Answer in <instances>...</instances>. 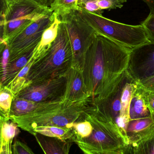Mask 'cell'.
Returning a JSON list of instances; mask_svg holds the SVG:
<instances>
[{
  "mask_svg": "<svg viewBox=\"0 0 154 154\" xmlns=\"http://www.w3.org/2000/svg\"><path fill=\"white\" fill-rule=\"evenodd\" d=\"M4 20H0V42L4 40Z\"/></svg>",
  "mask_w": 154,
  "mask_h": 154,
  "instance_id": "obj_35",
  "label": "cell"
},
{
  "mask_svg": "<svg viewBox=\"0 0 154 154\" xmlns=\"http://www.w3.org/2000/svg\"><path fill=\"white\" fill-rule=\"evenodd\" d=\"M34 61V58L32 56L27 65L21 70L12 82L4 87L11 91L14 97H15L20 91L29 84L28 80V73Z\"/></svg>",
  "mask_w": 154,
  "mask_h": 154,
  "instance_id": "obj_19",
  "label": "cell"
},
{
  "mask_svg": "<svg viewBox=\"0 0 154 154\" xmlns=\"http://www.w3.org/2000/svg\"><path fill=\"white\" fill-rule=\"evenodd\" d=\"M131 51L96 31L89 39L81 68L91 105L106 100L126 79Z\"/></svg>",
  "mask_w": 154,
  "mask_h": 154,
  "instance_id": "obj_1",
  "label": "cell"
},
{
  "mask_svg": "<svg viewBox=\"0 0 154 154\" xmlns=\"http://www.w3.org/2000/svg\"><path fill=\"white\" fill-rule=\"evenodd\" d=\"M66 78V88L61 102L75 103L90 100L80 67L72 66Z\"/></svg>",
  "mask_w": 154,
  "mask_h": 154,
  "instance_id": "obj_11",
  "label": "cell"
},
{
  "mask_svg": "<svg viewBox=\"0 0 154 154\" xmlns=\"http://www.w3.org/2000/svg\"><path fill=\"white\" fill-rule=\"evenodd\" d=\"M34 20L30 18H22L5 22L4 40L7 41L18 35Z\"/></svg>",
  "mask_w": 154,
  "mask_h": 154,
  "instance_id": "obj_20",
  "label": "cell"
},
{
  "mask_svg": "<svg viewBox=\"0 0 154 154\" xmlns=\"http://www.w3.org/2000/svg\"><path fill=\"white\" fill-rule=\"evenodd\" d=\"M91 104L90 100L75 103L58 101L10 119L16 123L19 128L29 133L35 128L41 126L71 128L74 123L85 119L84 112Z\"/></svg>",
  "mask_w": 154,
  "mask_h": 154,
  "instance_id": "obj_3",
  "label": "cell"
},
{
  "mask_svg": "<svg viewBox=\"0 0 154 154\" xmlns=\"http://www.w3.org/2000/svg\"><path fill=\"white\" fill-rule=\"evenodd\" d=\"M116 154H134L132 145L131 144L128 145L125 149L124 150V152Z\"/></svg>",
  "mask_w": 154,
  "mask_h": 154,
  "instance_id": "obj_37",
  "label": "cell"
},
{
  "mask_svg": "<svg viewBox=\"0 0 154 154\" xmlns=\"http://www.w3.org/2000/svg\"><path fill=\"white\" fill-rule=\"evenodd\" d=\"M66 84V76L32 82L20 91L15 97L37 103L61 101Z\"/></svg>",
  "mask_w": 154,
  "mask_h": 154,
  "instance_id": "obj_8",
  "label": "cell"
},
{
  "mask_svg": "<svg viewBox=\"0 0 154 154\" xmlns=\"http://www.w3.org/2000/svg\"><path fill=\"white\" fill-rule=\"evenodd\" d=\"M15 1V0H5L7 4L10 3L11 2H14V1Z\"/></svg>",
  "mask_w": 154,
  "mask_h": 154,
  "instance_id": "obj_40",
  "label": "cell"
},
{
  "mask_svg": "<svg viewBox=\"0 0 154 154\" xmlns=\"http://www.w3.org/2000/svg\"><path fill=\"white\" fill-rule=\"evenodd\" d=\"M131 145L134 154H154V131Z\"/></svg>",
  "mask_w": 154,
  "mask_h": 154,
  "instance_id": "obj_25",
  "label": "cell"
},
{
  "mask_svg": "<svg viewBox=\"0 0 154 154\" xmlns=\"http://www.w3.org/2000/svg\"><path fill=\"white\" fill-rule=\"evenodd\" d=\"M58 101L37 103L30 100L14 97L10 111V119L11 118L17 117L32 113L42 108L47 106Z\"/></svg>",
  "mask_w": 154,
  "mask_h": 154,
  "instance_id": "obj_17",
  "label": "cell"
},
{
  "mask_svg": "<svg viewBox=\"0 0 154 154\" xmlns=\"http://www.w3.org/2000/svg\"><path fill=\"white\" fill-rule=\"evenodd\" d=\"M10 51L7 42H0V86H3L9 63Z\"/></svg>",
  "mask_w": 154,
  "mask_h": 154,
  "instance_id": "obj_26",
  "label": "cell"
},
{
  "mask_svg": "<svg viewBox=\"0 0 154 154\" xmlns=\"http://www.w3.org/2000/svg\"><path fill=\"white\" fill-rule=\"evenodd\" d=\"M84 116L93 127L89 137L75 143L84 154H119L129 145L116 124L97 105H90Z\"/></svg>",
  "mask_w": 154,
  "mask_h": 154,
  "instance_id": "obj_2",
  "label": "cell"
},
{
  "mask_svg": "<svg viewBox=\"0 0 154 154\" xmlns=\"http://www.w3.org/2000/svg\"><path fill=\"white\" fill-rule=\"evenodd\" d=\"M56 16L51 11L33 21L18 35L6 41L10 51L9 63L34 51L40 42L44 31L51 25Z\"/></svg>",
  "mask_w": 154,
  "mask_h": 154,
  "instance_id": "obj_6",
  "label": "cell"
},
{
  "mask_svg": "<svg viewBox=\"0 0 154 154\" xmlns=\"http://www.w3.org/2000/svg\"><path fill=\"white\" fill-rule=\"evenodd\" d=\"M146 90L138 82L129 105L130 120L144 118L152 116L146 103Z\"/></svg>",
  "mask_w": 154,
  "mask_h": 154,
  "instance_id": "obj_14",
  "label": "cell"
},
{
  "mask_svg": "<svg viewBox=\"0 0 154 154\" xmlns=\"http://www.w3.org/2000/svg\"><path fill=\"white\" fill-rule=\"evenodd\" d=\"M79 0H54L50 8L58 17H61L78 10Z\"/></svg>",
  "mask_w": 154,
  "mask_h": 154,
  "instance_id": "obj_22",
  "label": "cell"
},
{
  "mask_svg": "<svg viewBox=\"0 0 154 154\" xmlns=\"http://www.w3.org/2000/svg\"><path fill=\"white\" fill-rule=\"evenodd\" d=\"M51 11L50 7H45L35 0H15L7 4L5 22L22 18L36 20Z\"/></svg>",
  "mask_w": 154,
  "mask_h": 154,
  "instance_id": "obj_10",
  "label": "cell"
},
{
  "mask_svg": "<svg viewBox=\"0 0 154 154\" xmlns=\"http://www.w3.org/2000/svg\"><path fill=\"white\" fill-rule=\"evenodd\" d=\"M127 72L137 82L154 75V42H150L130 51Z\"/></svg>",
  "mask_w": 154,
  "mask_h": 154,
  "instance_id": "obj_9",
  "label": "cell"
},
{
  "mask_svg": "<svg viewBox=\"0 0 154 154\" xmlns=\"http://www.w3.org/2000/svg\"><path fill=\"white\" fill-rule=\"evenodd\" d=\"M142 1L144 2L149 7L150 10L149 14H154V0H142Z\"/></svg>",
  "mask_w": 154,
  "mask_h": 154,
  "instance_id": "obj_34",
  "label": "cell"
},
{
  "mask_svg": "<svg viewBox=\"0 0 154 154\" xmlns=\"http://www.w3.org/2000/svg\"><path fill=\"white\" fill-rule=\"evenodd\" d=\"M45 154H69L73 142L39 134L34 135Z\"/></svg>",
  "mask_w": 154,
  "mask_h": 154,
  "instance_id": "obj_15",
  "label": "cell"
},
{
  "mask_svg": "<svg viewBox=\"0 0 154 154\" xmlns=\"http://www.w3.org/2000/svg\"><path fill=\"white\" fill-rule=\"evenodd\" d=\"M67 32L73 53L72 66L81 67L84 48L95 30L82 19L77 11L59 17Z\"/></svg>",
  "mask_w": 154,
  "mask_h": 154,
  "instance_id": "obj_7",
  "label": "cell"
},
{
  "mask_svg": "<svg viewBox=\"0 0 154 154\" xmlns=\"http://www.w3.org/2000/svg\"><path fill=\"white\" fill-rule=\"evenodd\" d=\"M77 11L96 32L115 40L130 50L150 42L141 24L129 25L118 22L103 15L88 12L80 7Z\"/></svg>",
  "mask_w": 154,
  "mask_h": 154,
  "instance_id": "obj_5",
  "label": "cell"
},
{
  "mask_svg": "<svg viewBox=\"0 0 154 154\" xmlns=\"http://www.w3.org/2000/svg\"><path fill=\"white\" fill-rule=\"evenodd\" d=\"M61 22L60 18L57 15L51 25L44 31L39 44L33 51L32 57L34 60L42 57L50 48L57 36L59 27Z\"/></svg>",
  "mask_w": 154,
  "mask_h": 154,
  "instance_id": "obj_16",
  "label": "cell"
},
{
  "mask_svg": "<svg viewBox=\"0 0 154 154\" xmlns=\"http://www.w3.org/2000/svg\"><path fill=\"white\" fill-rule=\"evenodd\" d=\"M14 137L2 134V145L0 154H12V145Z\"/></svg>",
  "mask_w": 154,
  "mask_h": 154,
  "instance_id": "obj_30",
  "label": "cell"
},
{
  "mask_svg": "<svg viewBox=\"0 0 154 154\" xmlns=\"http://www.w3.org/2000/svg\"><path fill=\"white\" fill-rule=\"evenodd\" d=\"M7 8L5 0H0V20H4V16Z\"/></svg>",
  "mask_w": 154,
  "mask_h": 154,
  "instance_id": "obj_33",
  "label": "cell"
},
{
  "mask_svg": "<svg viewBox=\"0 0 154 154\" xmlns=\"http://www.w3.org/2000/svg\"><path fill=\"white\" fill-rule=\"evenodd\" d=\"M138 82L146 90H154V75Z\"/></svg>",
  "mask_w": 154,
  "mask_h": 154,
  "instance_id": "obj_32",
  "label": "cell"
},
{
  "mask_svg": "<svg viewBox=\"0 0 154 154\" xmlns=\"http://www.w3.org/2000/svg\"><path fill=\"white\" fill-rule=\"evenodd\" d=\"M146 98L148 109L151 115L154 116V90H146Z\"/></svg>",
  "mask_w": 154,
  "mask_h": 154,
  "instance_id": "obj_31",
  "label": "cell"
},
{
  "mask_svg": "<svg viewBox=\"0 0 154 154\" xmlns=\"http://www.w3.org/2000/svg\"><path fill=\"white\" fill-rule=\"evenodd\" d=\"M72 129L74 136L71 142L75 143L79 140L89 137L92 133L93 127L89 121L84 119L74 123L72 125Z\"/></svg>",
  "mask_w": 154,
  "mask_h": 154,
  "instance_id": "obj_24",
  "label": "cell"
},
{
  "mask_svg": "<svg viewBox=\"0 0 154 154\" xmlns=\"http://www.w3.org/2000/svg\"><path fill=\"white\" fill-rule=\"evenodd\" d=\"M14 97L10 91L3 86H0V118L4 121L10 119Z\"/></svg>",
  "mask_w": 154,
  "mask_h": 154,
  "instance_id": "obj_23",
  "label": "cell"
},
{
  "mask_svg": "<svg viewBox=\"0 0 154 154\" xmlns=\"http://www.w3.org/2000/svg\"><path fill=\"white\" fill-rule=\"evenodd\" d=\"M4 120H3L2 119L0 118V151H1V147H2V125L3 122Z\"/></svg>",
  "mask_w": 154,
  "mask_h": 154,
  "instance_id": "obj_39",
  "label": "cell"
},
{
  "mask_svg": "<svg viewBox=\"0 0 154 154\" xmlns=\"http://www.w3.org/2000/svg\"><path fill=\"white\" fill-rule=\"evenodd\" d=\"M33 51L29 52L23 57L8 64L4 87L7 86L27 65L32 55Z\"/></svg>",
  "mask_w": 154,
  "mask_h": 154,
  "instance_id": "obj_21",
  "label": "cell"
},
{
  "mask_svg": "<svg viewBox=\"0 0 154 154\" xmlns=\"http://www.w3.org/2000/svg\"><path fill=\"white\" fill-rule=\"evenodd\" d=\"M154 131V116L129 120L126 130V138L129 144L141 140Z\"/></svg>",
  "mask_w": 154,
  "mask_h": 154,
  "instance_id": "obj_13",
  "label": "cell"
},
{
  "mask_svg": "<svg viewBox=\"0 0 154 154\" xmlns=\"http://www.w3.org/2000/svg\"><path fill=\"white\" fill-rule=\"evenodd\" d=\"M141 25L144 28L150 42H154V14H149Z\"/></svg>",
  "mask_w": 154,
  "mask_h": 154,
  "instance_id": "obj_27",
  "label": "cell"
},
{
  "mask_svg": "<svg viewBox=\"0 0 154 154\" xmlns=\"http://www.w3.org/2000/svg\"><path fill=\"white\" fill-rule=\"evenodd\" d=\"M80 8L87 11L97 15H102L103 11L99 7L98 5V0H90L85 2L82 5Z\"/></svg>",
  "mask_w": 154,
  "mask_h": 154,
  "instance_id": "obj_29",
  "label": "cell"
},
{
  "mask_svg": "<svg viewBox=\"0 0 154 154\" xmlns=\"http://www.w3.org/2000/svg\"><path fill=\"white\" fill-rule=\"evenodd\" d=\"M73 63L69 37L64 23L61 22L57 36L50 48L42 57L34 60L32 65L28 73L29 83L66 76Z\"/></svg>",
  "mask_w": 154,
  "mask_h": 154,
  "instance_id": "obj_4",
  "label": "cell"
},
{
  "mask_svg": "<svg viewBox=\"0 0 154 154\" xmlns=\"http://www.w3.org/2000/svg\"><path fill=\"white\" fill-rule=\"evenodd\" d=\"M88 1H90V0H79L78 2V6L79 7H81L82 5L84 4L85 2ZM118 1H120V2H123V3H125L127 2V0H118Z\"/></svg>",
  "mask_w": 154,
  "mask_h": 154,
  "instance_id": "obj_38",
  "label": "cell"
},
{
  "mask_svg": "<svg viewBox=\"0 0 154 154\" xmlns=\"http://www.w3.org/2000/svg\"><path fill=\"white\" fill-rule=\"evenodd\" d=\"M30 134L33 135L35 134H39L49 137H57L62 140L70 141L74 136L72 128L57 126L38 127L32 129Z\"/></svg>",
  "mask_w": 154,
  "mask_h": 154,
  "instance_id": "obj_18",
  "label": "cell"
},
{
  "mask_svg": "<svg viewBox=\"0 0 154 154\" xmlns=\"http://www.w3.org/2000/svg\"><path fill=\"white\" fill-rule=\"evenodd\" d=\"M137 84L138 82L133 79L129 75L123 88L121 94V108L120 116L116 120V124L126 139V130L128 124L130 120L129 116V105L133 93L137 88Z\"/></svg>",
  "mask_w": 154,
  "mask_h": 154,
  "instance_id": "obj_12",
  "label": "cell"
},
{
  "mask_svg": "<svg viewBox=\"0 0 154 154\" xmlns=\"http://www.w3.org/2000/svg\"><path fill=\"white\" fill-rule=\"evenodd\" d=\"M12 154H35L24 143L15 140L12 145Z\"/></svg>",
  "mask_w": 154,
  "mask_h": 154,
  "instance_id": "obj_28",
  "label": "cell"
},
{
  "mask_svg": "<svg viewBox=\"0 0 154 154\" xmlns=\"http://www.w3.org/2000/svg\"><path fill=\"white\" fill-rule=\"evenodd\" d=\"M35 1L45 7H50L54 0H35Z\"/></svg>",
  "mask_w": 154,
  "mask_h": 154,
  "instance_id": "obj_36",
  "label": "cell"
}]
</instances>
